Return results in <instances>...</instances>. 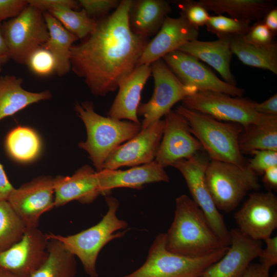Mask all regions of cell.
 Instances as JSON below:
<instances>
[{
  "label": "cell",
  "mask_w": 277,
  "mask_h": 277,
  "mask_svg": "<svg viewBox=\"0 0 277 277\" xmlns=\"http://www.w3.org/2000/svg\"><path fill=\"white\" fill-rule=\"evenodd\" d=\"M132 1H121L113 12L96 19L94 30L71 48V70L94 95L104 96L115 91L137 66L150 40L129 28Z\"/></svg>",
  "instance_id": "1"
},
{
  "label": "cell",
  "mask_w": 277,
  "mask_h": 277,
  "mask_svg": "<svg viewBox=\"0 0 277 277\" xmlns=\"http://www.w3.org/2000/svg\"><path fill=\"white\" fill-rule=\"evenodd\" d=\"M165 236L168 250L190 258L204 256L226 247L202 209L186 194L175 200L174 218Z\"/></svg>",
  "instance_id": "2"
},
{
  "label": "cell",
  "mask_w": 277,
  "mask_h": 277,
  "mask_svg": "<svg viewBox=\"0 0 277 277\" xmlns=\"http://www.w3.org/2000/svg\"><path fill=\"white\" fill-rule=\"evenodd\" d=\"M74 110L87 132L86 141L80 142L78 147L88 153L96 172L103 169L106 160L118 146L141 129V124L98 114L89 101L76 103Z\"/></svg>",
  "instance_id": "3"
},
{
  "label": "cell",
  "mask_w": 277,
  "mask_h": 277,
  "mask_svg": "<svg viewBox=\"0 0 277 277\" xmlns=\"http://www.w3.org/2000/svg\"><path fill=\"white\" fill-rule=\"evenodd\" d=\"M175 110L186 119L192 134L210 160L240 166L247 165L239 144L243 126L216 120L183 105L177 106Z\"/></svg>",
  "instance_id": "4"
},
{
  "label": "cell",
  "mask_w": 277,
  "mask_h": 277,
  "mask_svg": "<svg viewBox=\"0 0 277 277\" xmlns=\"http://www.w3.org/2000/svg\"><path fill=\"white\" fill-rule=\"evenodd\" d=\"M108 210L102 219L95 225L68 236L47 234L48 238L61 242L64 247L81 262L84 271L90 277H97L96 261L101 249L109 242L122 237L128 223L120 219L116 212L120 206L118 200L111 196L105 199Z\"/></svg>",
  "instance_id": "5"
},
{
  "label": "cell",
  "mask_w": 277,
  "mask_h": 277,
  "mask_svg": "<svg viewBox=\"0 0 277 277\" xmlns=\"http://www.w3.org/2000/svg\"><path fill=\"white\" fill-rule=\"evenodd\" d=\"M228 247L200 258L187 257L168 250L165 233H160L151 245L144 263L123 277H201L204 271L220 259Z\"/></svg>",
  "instance_id": "6"
},
{
  "label": "cell",
  "mask_w": 277,
  "mask_h": 277,
  "mask_svg": "<svg viewBox=\"0 0 277 277\" xmlns=\"http://www.w3.org/2000/svg\"><path fill=\"white\" fill-rule=\"evenodd\" d=\"M205 180L217 209L226 212L235 209L249 192L260 188L257 175L247 165L210 160Z\"/></svg>",
  "instance_id": "7"
},
{
  "label": "cell",
  "mask_w": 277,
  "mask_h": 277,
  "mask_svg": "<svg viewBox=\"0 0 277 277\" xmlns=\"http://www.w3.org/2000/svg\"><path fill=\"white\" fill-rule=\"evenodd\" d=\"M2 31L10 58L19 64H26L49 38L43 12L28 3L18 15L2 23Z\"/></svg>",
  "instance_id": "8"
},
{
  "label": "cell",
  "mask_w": 277,
  "mask_h": 277,
  "mask_svg": "<svg viewBox=\"0 0 277 277\" xmlns=\"http://www.w3.org/2000/svg\"><path fill=\"white\" fill-rule=\"evenodd\" d=\"M210 160L205 153L199 152L193 156L179 160L171 166L182 174L192 200L202 209L213 230L226 247L230 244V233L223 215L215 206L205 180V173Z\"/></svg>",
  "instance_id": "9"
},
{
  "label": "cell",
  "mask_w": 277,
  "mask_h": 277,
  "mask_svg": "<svg viewBox=\"0 0 277 277\" xmlns=\"http://www.w3.org/2000/svg\"><path fill=\"white\" fill-rule=\"evenodd\" d=\"M150 66L154 91L147 102L140 103L138 106L137 115L144 117L141 129L161 120L176 103L198 91L195 87L181 83L162 58L154 62Z\"/></svg>",
  "instance_id": "10"
},
{
  "label": "cell",
  "mask_w": 277,
  "mask_h": 277,
  "mask_svg": "<svg viewBox=\"0 0 277 277\" xmlns=\"http://www.w3.org/2000/svg\"><path fill=\"white\" fill-rule=\"evenodd\" d=\"M182 101L188 109L244 128L255 123L260 114L254 109L255 102L219 92L198 91Z\"/></svg>",
  "instance_id": "11"
},
{
  "label": "cell",
  "mask_w": 277,
  "mask_h": 277,
  "mask_svg": "<svg viewBox=\"0 0 277 277\" xmlns=\"http://www.w3.org/2000/svg\"><path fill=\"white\" fill-rule=\"evenodd\" d=\"M49 240L37 227L27 228L18 242L0 252V268L14 277H30L47 260Z\"/></svg>",
  "instance_id": "12"
},
{
  "label": "cell",
  "mask_w": 277,
  "mask_h": 277,
  "mask_svg": "<svg viewBox=\"0 0 277 277\" xmlns=\"http://www.w3.org/2000/svg\"><path fill=\"white\" fill-rule=\"evenodd\" d=\"M234 218L244 234L255 241H264L277 228V198L270 191L252 193Z\"/></svg>",
  "instance_id": "13"
},
{
  "label": "cell",
  "mask_w": 277,
  "mask_h": 277,
  "mask_svg": "<svg viewBox=\"0 0 277 277\" xmlns=\"http://www.w3.org/2000/svg\"><path fill=\"white\" fill-rule=\"evenodd\" d=\"M183 84L195 87L198 91L219 92L242 97L244 90L221 80L199 60L180 50L173 51L162 58Z\"/></svg>",
  "instance_id": "14"
},
{
  "label": "cell",
  "mask_w": 277,
  "mask_h": 277,
  "mask_svg": "<svg viewBox=\"0 0 277 277\" xmlns=\"http://www.w3.org/2000/svg\"><path fill=\"white\" fill-rule=\"evenodd\" d=\"M164 116L163 134L154 161L165 168L204 151L182 114L171 110Z\"/></svg>",
  "instance_id": "15"
},
{
  "label": "cell",
  "mask_w": 277,
  "mask_h": 277,
  "mask_svg": "<svg viewBox=\"0 0 277 277\" xmlns=\"http://www.w3.org/2000/svg\"><path fill=\"white\" fill-rule=\"evenodd\" d=\"M7 201L27 228L37 227L42 215L54 207V179L39 177L14 188Z\"/></svg>",
  "instance_id": "16"
},
{
  "label": "cell",
  "mask_w": 277,
  "mask_h": 277,
  "mask_svg": "<svg viewBox=\"0 0 277 277\" xmlns=\"http://www.w3.org/2000/svg\"><path fill=\"white\" fill-rule=\"evenodd\" d=\"M164 120L152 123L130 140L118 146L106 160L103 169L134 167L155 160L162 138Z\"/></svg>",
  "instance_id": "17"
},
{
  "label": "cell",
  "mask_w": 277,
  "mask_h": 277,
  "mask_svg": "<svg viewBox=\"0 0 277 277\" xmlns=\"http://www.w3.org/2000/svg\"><path fill=\"white\" fill-rule=\"evenodd\" d=\"M230 244L225 254L208 266L201 277H242L263 249L261 241L248 238L240 230H230Z\"/></svg>",
  "instance_id": "18"
},
{
  "label": "cell",
  "mask_w": 277,
  "mask_h": 277,
  "mask_svg": "<svg viewBox=\"0 0 277 277\" xmlns=\"http://www.w3.org/2000/svg\"><path fill=\"white\" fill-rule=\"evenodd\" d=\"M199 35V29L182 15L177 18L167 16L160 30L147 45L137 65H150L187 42L196 39Z\"/></svg>",
  "instance_id": "19"
},
{
  "label": "cell",
  "mask_w": 277,
  "mask_h": 277,
  "mask_svg": "<svg viewBox=\"0 0 277 277\" xmlns=\"http://www.w3.org/2000/svg\"><path fill=\"white\" fill-rule=\"evenodd\" d=\"M96 176L101 194L105 195L115 188L138 189L147 184L169 181L165 168L154 161L125 170L104 169L96 172Z\"/></svg>",
  "instance_id": "20"
},
{
  "label": "cell",
  "mask_w": 277,
  "mask_h": 277,
  "mask_svg": "<svg viewBox=\"0 0 277 277\" xmlns=\"http://www.w3.org/2000/svg\"><path fill=\"white\" fill-rule=\"evenodd\" d=\"M151 74L150 65H137L120 83L118 91L108 112V116L141 124L137 115L141 92Z\"/></svg>",
  "instance_id": "21"
},
{
  "label": "cell",
  "mask_w": 277,
  "mask_h": 277,
  "mask_svg": "<svg viewBox=\"0 0 277 277\" xmlns=\"http://www.w3.org/2000/svg\"><path fill=\"white\" fill-rule=\"evenodd\" d=\"M54 191L56 207L73 201L89 204L101 194L96 171L88 165L79 168L71 176L54 178Z\"/></svg>",
  "instance_id": "22"
},
{
  "label": "cell",
  "mask_w": 277,
  "mask_h": 277,
  "mask_svg": "<svg viewBox=\"0 0 277 277\" xmlns=\"http://www.w3.org/2000/svg\"><path fill=\"white\" fill-rule=\"evenodd\" d=\"M177 50L207 63L220 73L225 82L235 86L236 81L230 70L233 53L228 37L208 42L194 39L182 45Z\"/></svg>",
  "instance_id": "23"
},
{
  "label": "cell",
  "mask_w": 277,
  "mask_h": 277,
  "mask_svg": "<svg viewBox=\"0 0 277 277\" xmlns=\"http://www.w3.org/2000/svg\"><path fill=\"white\" fill-rule=\"evenodd\" d=\"M171 10L169 3L164 0H132L129 28L133 33L149 38L158 32Z\"/></svg>",
  "instance_id": "24"
},
{
  "label": "cell",
  "mask_w": 277,
  "mask_h": 277,
  "mask_svg": "<svg viewBox=\"0 0 277 277\" xmlns=\"http://www.w3.org/2000/svg\"><path fill=\"white\" fill-rule=\"evenodd\" d=\"M23 82L22 78L14 75L0 77V120L32 104L51 98L49 90L28 91L22 87Z\"/></svg>",
  "instance_id": "25"
},
{
  "label": "cell",
  "mask_w": 277,
  "mask_h": 277,
  "mask_svg": "<svg viewBox=\"0 0 277 277\" xmlns=\"http://www.w3.org/2000/svg\"><path fill=\"white\" fill-rule=\"evenodd\" d=\"M43 14L48 29L49 38L42 47L52 54L56 63L55 72L60 76H63L71 70L70 50L78 38L49 12H44Z\"/></svg>",
  "instance_id": "26"
},
{
  "label": "cell",
  "mask_w": 277,
  "mask_h": 277,
  "mask_svg": "<svg viewBox=\"0 0 277 277\" xmlns=\"http://www.w3.org/2000/svg\"><path fill=\"white\" fill-rule=\"evenodd\" d=\"M244 129L239 142L243 154L260 150L277 151V115L260 114L255 123Z\"/></svg>",
  "instance_id": "27"
},
{
  "label": "cell",
  "mask_w": 277,
  "mask_h": 277,
  "mask_svg": "<svg viewBox=\"0 0 277 277\" xmlns=\"http://www.w3.org/2000/svg\"><path fill=\"white\" fill-rule=\"evenodd\" d=\"M207 10L219 15L227 13L241 20L262 21L265 14L275 7L274 0H200Z\"/></svg>",
  "instance_id": "28"
},
{
  "label": "cell",
  "mask_w": 277,
  "mask_h": 277,
  "mask_svg": "<svg viewBox=\"0 0 277 277\" xmlns=\"http://www.w3.org/2000/svg\"><path fill=\"white\" fill-rule=\"evenodd\" d=\"M230 49L244 64L277 74V44L259 46L245 41L242 36H228Z\"/></svg>",
  "instance_id": "29"
},
{
  "label": "cell",
  "mask_w": 277,
  "mask_h": 277,
  "mask_svg": "<svg viewBox=\"0 0 277 277\" xmlns=\"http://www.w3.org/2000/svg\"><path fill=\"white\" fill-rule=\"evenodd\" d=\"M49 239L48 258L30 277H75L77 266L74 255L59 241Z\"/></svg>",
  "instance_id": "30"
},
{
  "label": "cell",
  "mask_w": 277,
  "mask_h": 277,
  "mask_svg": "<svg viewBox=\"0 0 277 277\" xmlns=\"http://www.w3.org/2000/svg\"><path fill=\"white\" fill-rule=\"evenodd\" d=\"M6 146L10 154L21 162H27L38 154L41 143L37 134L32 129L19 126L10 132L6 139Z\"/></svg>",
  "instance_id": "31"
},
{
  "label": "cell",
  "mask_w": 277,
  "mask_h": 277,
  "mask_svg": "<svg viewBox=\"0 0 277 277\" xmlns=\"http://www.w3.org/2000/svg\"><path fill=\"white\" fill-rule=\"evenodd\" d=\"M47 12L78 39H83L89 35L96 25V19L90 17L83 9L77 10L67 6H58Z\"/></svg>",
  "instance_id": "32"
},
{
  "label": "cell",
  "mask_w": 277,
  "mask_h": 277,
  "mask_svg": "<svg viewBox=\"0 0 277 277\" xmlns=\"http://www.w3.org/2000/svg\"><path fill=\"white\" fill-rule=\"evenodd\" d=\"M26 229L8 201H0V252L18 242Z\"/></svg>",
  "instance_id": "33"
},
{
  "label": "cell",
  "mask_w": 277,
  "mask_h": 277,
  "mask_svg": "<svg viewBox=\"0 0 277 277\" xmlns=\"http://www.w3.org/2000/svg\"><path fill=\"white\" fill-rule=\"evenodd\" d=\"M250 24V21L218 15L210 16L205 26L209 32L220 38L243 36L248 31Z\"/></svg>",
  "instance_id": "34"
},
{
  "label": "cell",
  "mask_w": 277,
  "mask_h": 277,
  "mask_svg": "<svg viewBox=\"0 0 277 277\" xmlns=\"http://www.w3.org/2000/svg\"><path fill=\"white\" fill-rule=\"evenodd\" d=\"M26 65L36 74L46 76L55 72L56 63L52 54L44 47L35 50L28 58Z\"/></svg>",
  "instance_id": "35"
},
{
  "label": "cell",
  "mask_w": 277,
  "mask_h": 277,
  "mask_svg": "<svg viewBox=\"0 0 277 277\" xmlns=\"http://www.w3.org/2000/svg\"><path fill=\"white\" fill-rule=\"evenodd\" d=\"M177 4L181 15L184 16L191 25L197 29L206 25L210 15L208 10L199 2L186 0Z\"/></svg>",
  "instance_id": "36"
},
{
  "label": "cell",
  "mask_w": 277,
  "mask_h": 277,
  "mask_svg": "<svg viewBox=\"0 0 277 277\" xmlns=\"http://www.w3.org/2000/svg\"><path fill=\"white\" fill-rule=\"evenodd\" d=\"M251 154L253 157L247 164V166L256 175L262 174L268 168L277 166V151L255 150Z\"/></svg>",
  "instance_id": "37"
},
{
  "label": "cell",
  "mask_w": 277,
  "mask_h": 277,
  "mask_svg": "<svg viewBox=\"0 0 277 277\" xmlns=\"http://www.w3.org/2000/svg\"><path fill=\"white\" fill-rule=\"evenodd\" d=\"M78 2L87 15L95 19L107 15L110 10L115 9L120 3L117 0H80Z\"/></svg>",
  "instance_id": "38"
},
{
  "label": "cell",
  "mask_w": 277,
  "mask_h": 277,
  "mask_svg": "<svg viewBox=\"0 0 277 277\" xmlns=\"http://www.w3.org/2000/svg\"><path fill=\"white\" fill-rule=\"evenodd\" d=\"M275 35L262 20L251 26L248 31L242 37L245 41L254 45L268 46L274 43L273 39Z\"/></svg>",
  "instance_id": "39"
},
{
  "label": "cell",
  "mask_w": 277,
  "mask_h": 277,
  "mask_svg": "<svg viewBox=\"0 0 277 277\" xmlns=\"http://www.w3.org/2000/svg\"><path fill=\"white\" fill-rule=\"evenodd\" d=\"M264 241L266 246L262 249L259 258L262 265L270 269L277 264V236H270Z\"/></svg>",
  "instance_id": "40"
},
{
  "label": "cell",
  "mask_w": 277,
  "mask_h": 277,
  "mask_svg": "<svg viewBox=\"0 0 277 277\" xmlns=\"http://www.w3.org/2000/svg\"><path fill=\"white\" fill-rule=\"evenodd\" d=\"M27 5V0H0V23L16 16Z\"/></svg>",
  "instance_id": "41"
},
{
  "label": "cell",
  "mask_w": 277,
  "mask_h": 277,
  "mask_svg": "<svg viewBox=\"0 0 277 277\" xmlns=\"http://www.w3.org/2000/svg\"><path fill=\"white\" fill-rule=\"evenodd\" d=\"M27 2L43 12L58 6H67L75 10L80 6L78 2L74 0H27Z\"/></svg>",
  "instance_id": "42"
},
{
  "label": "cell",
  "mask_w": 277,
  "mask_h": 277,
  "mask_svg": "<svg viewBox=\"0 0 277 277\" xmlns=\"http://www.w3.org/2000/svg\"><path fill=\"white\" fill-rule=\"evenodd\" d=\"M254 108L259 114L277 115V94L262 103L255 102Z\"/></svg>",
  "instance_id": "43"
},
{
  "label": "cell",
  "mask_w": 277,
  "mask_h": 277,
  "mask_svg": "<svg viewBox=\"0 0 277 277\" xmlns=\"http://www.w3.org/2000/svg\"><path fill=\"white\" fill-rule=\"evenodd\" d=\"M269 270L261 263H251L242 277H269ZM272 277H277L276 271Z\"/></svg>",
  "instance_id": "44"
},
{
  "label": "cell",
  "mask_w": 277,
  "mask_h": 277,
  "mask_svg": "<svg viewBox=\"0 0 277 277\" xmlns=\"http://www.w3.org/2000/svg\"><path fill=\"white\" fill-rule=\"evenodd\" d=\"M14 189L6 175L3 166L0 164V201H7Z\"/></svg>",
  "instance_id": "45"
},
{
  "label": "cell",
  "mask_w": 277,
  "mask_h": 277,
  "mask_svg": "<svg viewBox=\"0 0 277 277\" xmlns=\"http://www.w3.org/2000/svg\"><path fill=\"white\" fill-rule=\"evenodd\" d=\"M263 182L270 190L277 189V166L271 167L263 173Z\"/></svg>",
  "instance_id": "46"
},
{
  "label": "cell",
  "mask_w": 277,
  "mask_h": 277,
  "mask_svg": "<svg viewBox=\"0 0 277 277\" xmlns=\"http://www.w3.org/2000/svg\"><path fill=\"white\" fill-rule=\"evenodd\" d=\"M262 20L266 26L274 34L277 32V8L274 7L269 10Z\"/></svg>",
  "instance_id": "47"
},
{
  "label": "cell",
  "mask_w": 277,
  "mask_h": 277,
  "mask_svg": "<svg viewBox=\"0 0 277 277\" xmlns=\"http://www.w3.org/2000/svg\"><path fill=\"white\" fill-rule=\"evenodd\" d=\"M0 58L10 59L2 33V23H0Z\"/></svg>",
  "instance_id": "48"
},
{
  "label": "cell",
  "mask_w": 277,
  "mask_h": 277,
  "mask_svg": "<svg viewBox=\"0 0 277 277\" xmlns=\"http://www.w3.org/2000/svg\"><path fill=\"white\" fill-rule=\"evenodd\" d=\"M0 277H14L8 272L0 268Z\"/></svg>",
  "instance_id": "49"
},
{
  "label": "cell",
  "mask_w": 277,
  "mask_h": 277,
  "mask_svg": "<svg viewBox=\"0 0 277 277\" xmlns=\"http://www.w3.org/2000/svg\"><path fill=\"white\" fill-rule=\"evenodd\" d=\"M9 59L7 58H0V72L2 69L3 66L7 62Z\"/></svg>",
  "instance_id": "50"
}]
</instances>
